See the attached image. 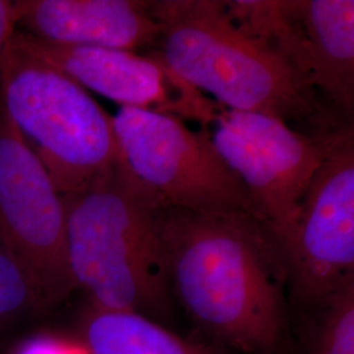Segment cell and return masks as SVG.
<instances>
[{
  "instance_id": "cell-12",
  "label": "cell",
  "mask_w": 354,
  "mask_h": 354,
  "mask_svg": "<svg viewBox=\"0 0 354 354\" xmlns=\"http://www.w3.org/2000/svg\"><path fill=\"white\" fill-rule=\"evenodd\" d=\"M77 342L86 354H226L214 342L181 337L140 314L89 306L80 317Z\"/></svg>"
},
{
  "instance_id": "cell-2",
  "label": "cell",
  "mask_w": 354,
  "mask_h": 354,
  "mask_svg": "<svg viewBox=\"0 0 354 354\" xmlns=\"http://www.w3.org/2000/svg\"><path fill=\"white\" fill-rule=\"evenodd\" d=\"M160 26L155 51L169 68L219 105L282 120L307 134L351 127L289 64L247 36L223 0H151Z\"/></svg>"
},
{
  "instance_id": "cell-8",
  "label": "cell",
  "mask_w": 354,
  "mask_h": 354,
  "mask_svg": "<svg viewBox=\"0 0 354 354\" xmlns=\"http://www.w3.org/2000/svg\"><path fill=\"white\" fill-rule=\"evenodd\" d=\"M0 244L26 270L46 311L74 291L64 197L0 105Z\"/></svg>"
},
{
  "instance_id": "cell-9",
  "label": "cell",
  "mask_w": 354,
  "mask_h": 354,
  "mask_svg": "<svg viewBox=\"0 0 354 354\" xmlns=\"http://www.w3.org/2000/svg\"><path fill=\"white\" fill-rule=\"evenodd\" d=\"M279 244L292 311L354 281L353 130L319 167Z\"/></svg>"
},
{
  "instance_id": "cell-6",
  "label": "cell",
  "mask_w": 354,
  "mask_h": 354,
  "mask_svg": "<svg viewBox=\"0 0 354 354\" xmlns=\"http://www.w3.org/2000/svg\"><path fill=\"white\" fill-rule=\"evenodd\" d=\"M207 130L215 150L247 190L253 216L279 241L319 167L353 125L307 134L270 115L219 105Z\"/></svg>"
},
{
  "instance_id": "cell-11",
  "label": "cell",
  "mask_w": 354,
  "mask_h": 354,
  "mask_svg": "<svg viewBox=\"0 0 354 354\" xmlns=\"http://www.w3.org/2000/svg\"><path fill=\"white\" fill-rule=\"evenodd\" d=\"M17 30L54 44L155 50L160 26L146 0H16Z\"/></svg>"
},
{
  "instance_id": "cell-16",
  "label": "cell",
  "mask_w": 354,
  "mask_h": 354,
  "mask_svg": "<svg viewBox=\"0 0 354 354\" xmlns=\"http://www.w3.org/2000/svg\"><path fill=\"white\" fill-rule=\"evenodd\" d=\"M17 32V6L16 1L0 0V64L4 53L11 45Z\"/></svg>"
},
{
  "instance_id": "cell-15",
  "label": "cell",
  "mask_w": 354,
  "mask_h": 354,
  "mask_svg": "<svg viewBox=\"0 0 354 354\" xmlns=\"http://www.w3.org/2000/svg\"><path fill=\"white\" fill-rule=\"evenodd\" d=\"M10 354H86L80 344L73 345L48 332L32 333L17 342Z\"/></svg>"
},
{
  "instance_id": "cell-4",
  "label": "cell",
  "mask_w": 354,
  "mask_h": 354,
  "mask_svg": "<svg viewBox=\"0 0 354 354\" xmlns=\"http://www.w3.org/2000/svg\"><path fill=\"white\" fill-rule=\"evenodd\" d=\"M0 105L62 197L121 165L112 115L13 38L0 64Z\"/></svg>"
},
{
  "instance_id": "cell-7",
  "label": "cell",
  "mask_w": 354,
  "mask_h": 354,
  "mask_svg": "<svg viewBox=\"0 0 354 354\" xmlns=\"http://www.w3.org/2000/svg\"><path fill=\"white\" fill-rule=\"evenodd\" d=\"M241 30L264 44L352 124L353 0H223Z\"/></svg>"
},
{
  "instance_id": "cell-14",
  "label": "cell",
  "mask_w": 354,
  "mask_h": 354,
  "mask_svg": "<svg viewBox=\"0 0 354 354\" xmlns=\"http://www.w3.org/2000/svg\"><path fill=\"white\" fill-rule=\"evenodd\" d=\"M46 313L26 270L0 244V333Z\"/></svg>"
},
{
  "instance_id": "cell-10",
  "label": "cell",
  "mask_w": 354,
  "mask_h": 354,
  "mask_svg": "<svg viewBox=\"0 0 354 354\" xmlns=\"http://www.w3.org/2000/svg\"><path fill=\"white\" fill-rule=\"evenodd\" d=\"M13 42L120 106L168 114L207 127L219 104L193 88L155 50L149 53L73 46L16 32Z\"/></svg>"
},
{
  "instance_id": "cell-3",
  "label": "cell",
  "mask_w": 354,
  "mask_h": 354,
  "mask_svg": "<svg viewBox=\"0 0 354 354\" xmlns=\"http://www.w3.org/2000/svg\"><path fill=\"white\" fill-rule=\"evenodd\" d=\"M67 254L87 306L168 322L172 298L160 231V203L122 163L64 196Z\"/></svg>"
},
{
  "instance_id": "cell-5",
  "label": "cell",
  "mask_w": 354,
  "mask_h": 354,
  "mask_svg": "<svg viewBox=\"0 0 354 354\" xmlns=\"http://www.w3.org/2000/svg\"><path fill=\"white\" fill-rule=\"evenodd\" d=\"M121 163L169 207L252 215L247 190L215 150L207 127L168 114L120 106L112 117Z\"/></svg>"
},
{
  "instance_id": "cell-1",
  "label": "cell",
  "mask_w": 354,
  "mask_h": 354,
  "mask_svg": "<svg viewBox=\"0 0 354 354\" xmlns=\"http://www.w3.org/2000/svg\"><path fill=\"white\" fill-rule=\"evenodd\" d=\"M160 231L172 298L214 344L297 354L288 270L263 223L247 213L162 205Z\"/></svg>"
},
{
  "instance_id": "cell-13",
  "label": "cell",
  "mask_w": 354,
  "mask_h": 354,
  "mask_svg": "<svg viewBox=\"0 0 354 354\" xmlns=\"http://www.w3.org/2000/svg\"><path fill=\"white\" fill-rule=\"evenodd\" d=\"M299 315L297 354H354V281Z\"/></svg>"
}]
</instances>
